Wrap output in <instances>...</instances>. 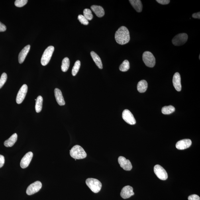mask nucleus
Returning a JSON list of instances; mask_svg holds the SVG:
<instances>
[{
	"label": "nucleus",
	"instance_id": "nucleus-1",
	"mask_svg": "<svg viewBox=\"0 0 200 200\" xmlns=\"http://www.w3.org/2000/svg\"><path fill=\"white\" fill-rule=\"evenodd\" d=\"M115 39L117 43L124 45L128 43L130 40L129 31L125 26H122L115 33Z\"/></svg>",
	"mask_w": 200,
	"mask_h": 200
},
{
	"label": "nucleus",
	"instance_id": "nucleus-2",
	"mask_svg": "<svg viewBox=\"0 0 200 200\" xmlns=\"http://www.w3.org/2000/svg\"><path fill=\"white\" fill-rule=\"evenodd\" d=\"M70 154L71 156L75 160L84 159L87 156V153L84 149L78 145H76L71 149Z\"/></svg>",
	"mask_w": 200,
	"mask_h": 200
},
{
	"label": "nucleus",
	"instance_id": "nucleus-3",
	"mask_svg": "<svg viewBox=\"0 0 200 200\" xmlns=\"http://www.w3.org/2000/svg\"><path fill=\"white\" fill-rule=\"evenodd\" d=\"M86 183L93 192L97 193L101 191L102 184L101 182L97 179L92 178H88L86 181Z\"/></svg>",
	"mask_w": 200,
	"mask_h": 200
},
{
	"label": "nucleus",
	"instance_id": "nucleus-4",
	"mask_svg": "<svg viewBox=\"0 0 200 200\" xmlns=\"http://www.w3.org/2000/svg\"><path fill=\"white\" fill-rule=\"evenodd\" d=\"M142 59L145 64L147 66L153 68L155 65V58L154 55L150 52H145L143 54Z\"/></svg>",
	"mask_w": 200,
	"mask_h": 200
},
{
	"label": "nucleus",
	"instance_id": "nucleus-5",
	"mask_svg": "<svg viewBox=\"0 0 200 200\" xmlns=\"http://www.w3.org/2000/svg\"><path fill=\"white\" fill-rule=\"evenodd\" d=\"M54 50V47L52 46H49L45 50L41 59V63L42 65L46 66L50 62Z\"/></svg>",
	"mask_w": 200,
	"mask_h": 200
},
{
	"label": "nucleus",
	"instance_id": "nucleus-6",
	"mask_svg": "<svg viewBox=\"0 0 200 200\" xmlns=\"http://www.w3.org/2000/svg\"><path fill=\"white\" fill-rule=\"evenodd\" d=\"M188 35L185 33L179 34H177L172 40L173 45L176 46L182 45L187 41Z\"/></svg>",
	"mask_w": 200,
	"mask_h": 200
},
{
	"label": "nucleus",
	"instance_id": "nucleus-7",
	"mask_svg": "<svg viewBox=\"0 0 200 200\" xmlns=\"http://www.w3.org/2000/svg\"><path fill=\"white\" fill-rule=\"evenodd\" d=\"M155 174L161 180L165 181L168 179V175L165 169L159 165H156L154 167Z\"/></svg>",
	"mask_w": 200,
	"mask_h": 200
},
{
	"label": "nucleus",
	"instance_id": "nucleus-8",
	"mask_svg": "<svg viewBox=\"0 0 200 200\" xmlns=\"http://www.w3.org/2000/svg\"><path fill=\"white\" fill-rule=\"evenodd\" d=\"M42 187L41 182L39 181H37L28 186L26 192L28 195H31L38 192L40 190Z\"/></svg>",
	"mask_w": 200,
	"mask_h": 200
},
{
	"label": "nucleus",
	"instance_id": "nucleus-9",
	"mask_svg": "<svg viewBox=\"0 0 200 200\" xmlns=\"http://www.w3.org/2000/svg\"><path fill=\"white\" fill-rule=\"evenodd\" d=\"M122 118L126 123L131 125L136 123V121L131 112L128 109H125L122 113Z\"/></svg>",
	"mask_w": 200,
	"mask_h": 200
},
{
	"label": "nucleus",
	"instance_id": "nucleus-10",
	"mask_svg": "<svg viewBox=\"0 0 200 200\" xmlns=\"http://www.w3.org/2000/svg\"><path fill=\"white\" fill-rule=\"evenodd\" d=\"M28 91V86L24 84L20 88L16 97V102L18 104L21 103L25 98Z\"/></svg>",
	"mask_w": 200,
	"mask_h": 200
},
{
	"label": "nucleus",
	"instance_id": "nucleus-11",
	"mask_svg": "<svg viewBox=\"0 0 200 200\" xmlns=\"http://www.w3.org/2000/svg\"><path fill=\"white\" fill-rule=\"evenodd\" d=\"M118 161L120 167L124 170L130 171L132 169V166L130 161L127 160L124 157L122 156H119L118 158Z\"/></svg>",
	"mask_w": 200,
	"mask_h": 200
},
{
	"label": "nucleus",
	"instance_id": "nucleus-12",
	"mask_svg": "<svg viewBox=\"0 0 200 200\" xmlns=\"http://www.w3.org/2000/svg\"><path fill=\"white\" fill-rule=\"evenodd\" d=\"M33 156V154L31 152H29L25 154L20 162V165L22 168H27L32 161Z\"/></svg>",
	"mask_w": 200,
	"mask_h": 200
},
{
	"label": "nucleus",
	"instance_id": "nucleus-13",
	"mask_svg": "<svg viewBox=\"0 0 200 200\" xmlns=\"http://www.w3.org/2000/svg\"><path fill=\"white\" fill-rule=\"evenodd\" d=\"M134 195L133 188L129 185L124 187L120 192V196L124 199L129 198Z\"/></svg>",
	"mask_w": 200,
	"mask_h": 200
},
{
	"label": "nucleus",
	"instance_id": "nucleus-14",
	"mask_svg": "<svg viewBox=\"0 0 200 200\" xmlns=\"http://www.w3.org/2000/svg\"><path fill=\"white\" fill-rule=\"evenodd\" d=\"M192 145V141L189 139H184L177 142L176 147L179 150H184L189 148Z\"/></svg>",
	"mask_w": 200,
	"mask_h": 200
},
{
	"label": "nucleus",
	"instance_id": "nucleus-15",
	"mask_svg": "<svg viewBox=\"0 0 200 200\" xmlns=\"http://www.w3.org/2000/svg\"><path fill=\"white\" fill-rule=\"evenodd\" d=\"M173 83L174 87L177 91H180L182 89L181 77L178 72L175 73L173 78Z\"/></svg>",
	"mask_w": 200,
	"mask_h": 200
},
{
	"label": "nucleus",
	"instance_id": "nucleus-16",
	"mask_svg": "<svg viewBox=\"0 0 200 200\" xmlns=\"http://www.w3.org/2000/svg\"><path fill=\"white\" fill-rule=\"evenodd\" d=\"M30 47V45H28L22 49L19 53V57H18V60L20 64H22L25 60L26 56L29 51Z\"/></svg>",
	"mask_w": 200,
	"mask_h": 200
},
{
	"label": "nucleus",
	"instance_id": "nucleus-17",
	"mask_svg": "<svg viewBox=\"0 0 200 200\" xmlns=\"http://www.w3.org/2000/svg\"><path fill=\"white\" fill-rule=\"evenodd\" d=\"M54 92L56 101L59 105L60 106L65 105V102L60 90L58 88H56L55 89Z\"/></svg>",
	"mask_w": 200,
	"mask_h": 200
},
{
	"label": "nucleus",
	"instance_id": "nucleus-18",
	"mask_svg": "<svg viewBox=\"0 0 200 200\" xmlns=\"http://www.w3.org/2000/svg\"><path fill=\"white\" fill-rule=\"evenodd\" d=\"M91 9L97 17L101 18L103 17L105 15V11L103 8L101 6L92 5L91 6Z\"/></svg>",
	"mask_w": 200,
	"mask_h": 200
},
{
	"label": "nucleus",
	"instance_id": "nucleus-19",
	"mask_svg": "<svg viewBox=\"0 0 200 200\" xmlns=\"http://www.w3.org/2000/svg\"><path fill=\"white\" fill-rule=\"evenodd\" d=\"M18 135L16 133L14 134L10 138L4 142V145L7 147H11L13 145L17 140Z\"/></svg>",
	"mask_w": 200,
	"mask_h": 200
},
{
	"label": "nucleus",
	"instance_id": "nucleus-20",
	"mask_svg": "<svg viewBox=\"0 0 200 200\" xmlns=\"http://www.w3.org/2000/svg\"><path fill=\"white\" fill-rule=\"evenodd\" d=\"M129 1L137 12H140L142 11L143 5L141 1L140 0H130Z\"/></svg>",
	"mask_w": 200,
	"mask_h": 200
},
{
	"label": "nucleus",
	"instance_id": "nucleus-21",
	"mask_svg": "<svg viewBox=\"0 0 200 200\" xmlns=\"http://www.w3.org/2000/svg\"><path fill=\"white\" fill-rule=\"evenodd\" d=\"M91 55L93 60L96 64L97 66L100 69L103 68V63H102L101 58L95 52L92 51Z\"/></svg>",
	"mask_w": 200,
	"mask_h": 200
},
{
	"label": "nucleus",
	"instance_id": "nucleus-22",
	"mask_svg": "<svg viewBox=\"0 0 200 200\" xmlns=\"http://www.w3.org/2000/svg\"><path fill=\"white\" fill-rule=\"evenodd\" d=\"M148 84L146 81L145 80L140 81L138 82L137 89L140 93H144L148 88Z\"/></svg>",
	"mask_w": 200,
	"mask_h": 200
},
{
	"label": "nucleus",
	"instance_id": "nucleus-23",
	"mask_svg": "<svg viewBox=\"0 0 200 200\" xmlns=\"http://www.w3.org/2000/svg\"><path fill=\"white\" fill-rule=\"evenodd\" d=\"M43 99L41 96H38L36 101L35 110L37 113H39L42 111Z\"/></svg>",
	"mask_w": 200,
	"mask_h": 200
},
{
	"label": "nucleus",
	"instance_id": "nucleus-24",
	"mask_svg": "<svg viewBox=\"0 0 200 200\" xmlns=\"http://www.w3.org/2000/svg\"><path fill=\"white\" fill-rule=\"evenodd\" d=\"M175 110V108L172 105L165 106L163 107L162 109V112L164 115H169L174 112Z\"/></svg>",
	"mask_w": 200,
	"mask_h": 200
},
{
	"label": "nucleus",
	"instance_id": "nucleus-25",
	"mask_svg": "<svg viewBox=\"0 0 200 200\" xmlns=\"http://www.w3.org/2000/svg\"><path fill=\"white\" fill-rule=\"evenodd\" d=\"M69 66H70V61L68 58L66 57V58H64L62 61L61 69L63 72H66L68 70Z\"/></svg>",
	"mask_w": 200,
	"mask_h": 200
},
{
	"label": "nucleus",
	"instance_id": "nucleus-26",
	"mask_svg": "<svg viewBox=\"0 0 200 200\" xmlns=\"http://www.w3.org/2000/svg\"><path fill=\"white\" fill-rule=\"evenodd\" d=\"M119 70L122 72H126L130 68L129 62L127 60H124L120 65L119 66Z\"/></svg>",
	"mask_w": 200,
	"mask_h": 200
},
{
	"label": "nucleus",
	"instance_id": "nucleus-27",
	"mask_svg": "<svg viewBox=\"0 0 200 200\" xmlns=\"http://www.w3.org/2000/svg\"><path fill=\"white\" fill-rule=\"evenodd\" d=\"M81 66L80 61L78 60L75 62L74 66L72 69V73L73 76H76L77 72H78L79 69Z\"/></svg>",
	"mask_w": 200,
	"mask_h": 200
},
{
	"label": "nucleus",
	"instance_id": "nucleus-28",
	"mask_svg": "<svg viewBox=\"0 0 200 200\" xmlns=\"http://www.w3.org/2000/svg\"><path fill=\"white\" fill-rule=\"evenodd\" d=\"M83 16L88 20H92L93 15L91 11L89 9H85L83 11Z\"/></svg>",
	"mask_w": 200,
	"mask_h": 200
},
{
	"label": "nucleus",
	"instance_id": "nucleus-29",
	"mask_svg": "<svg viewBox=\"0 0 200 200\" xmlns=\"http://www.w3.org/2000/svg\"><path fill=\"white\" fill-rule=\"evenodd\" d=\"M27 0H16L15 2V5L16 7H22L27 3Z\"/></svg>",
	"mask_w": 200,
	"mask_h": 200
},
{
	"label": "nucleus",
	"instance_id": "nucleus-30",
	"mask_svg": "<svg viewBox=\"0 0 200 200\" xmlns=\"http://www.w3.org/2000/svg\"><path fill=\"white\" fill-rule=\"evenodd\" d=\"M7 75L5 73H3V74L2 75L1 78H0V89H1L2 87L7 81Z\"/></svg>",
	"mask_w": 200,
	"mask_h": 200
},
{
	"label": "nucleus",
	"instance_id": "nucleus-31",
	"mask_svg": "<svg viewBox=\"0 0 200 200\" xmlns=\"http://www.w3.org/2000/svg\"><path fill=\"white\" fill-rule=\"evenodd\" d=\"M78 19L82 24L84 25H87L89 24L88 20L83 15H79L78 16Z\"/></svg>",
	"mask_w": 200,
	"mask_h": 200
},
{
	"label": "nucleus",
	"instance_id": "nucleus-32",
	"mask_svg": "<svg viewBox=\"0 0 200 200\" xmlns=\"http://www.w3.org/2000/svg\"><path fill=\"white\" fill-rule=\"evenodd\" d=\"M188 200H200V197L197 195L193 194L190 195L188 197Z\"/></svg>",
	"mask_w": 200,
	"mask_h": 200
},
{
	"label": "nucleus",
	"instance_id": "nucleus-33",
	"mask_svg": "<svg viewBox=\"0 0 200 200\" xmlns=\"http://www.w3.org/2000/svg\"><path fill=\"white\" fill-rule=\"evenodd\" d=\"M5 158L4 156L0 155V168L3 167L5 164Z\"/></svg>",
	"mask_w": 200,
	"mask_h": 200
},
{
	"label": "nucleus",
	"instance_id": "nucleus-34",
	"mask_svg": "<svg viewBox=\"0 0 200 200\" xmlns=\"http://www.w3.org/2000/svg\"><path fill=\"white\" fill-rule=\"evenodd\" d=\"M158 3L162 5H167L170 3V1L169 0H156Z\"/></svg>",
	"mask_w": 200,
	"mask_h": 200
},
{
	"label": "nucleus",
	"instance_id": "nucleus-35",
	"mask_svg": "<svg viewBox=\"0 0 200 200\" xmlns=\"http://www.w3.org/2000/svg\"><path fill=\"white\" fill-rule=\"evenodd\" d=\"M7 30V27L5 25L1 22H0V32H3Z\"/></svg>",
	"mask_w": 200,
	"mask_h": 200
},
{
	"label": "nucleus",
	"instance_id": "nucleus-36",
	"mask_svg": "<svg viewBox=\"0 0 200 200\" xmlns=\"http://www.w3.org/2000/svg\"><path fill=\"white\" fill-rule=\"evenodd\" d=\"M192 17L195 19H200V12L193 13L192 15Z\"/></svg>",
	"mask_w": 200,
	"mask_h": 200
},
{
	"label": "nucleus",
	"instance_id": "nucleus-37",
	"mask_svg": "<svg viewBox=\"0 0 200 200\" xmlns=\"http://www.w3.org/2000/svg\"><path fill=\"white\" fill-rule=\"evenodd\" d=\"M199 60L200 59V55H199Z\"/></svg>",
	"mask_w": 200,
	"mask_h": 200
}]
</instances>
